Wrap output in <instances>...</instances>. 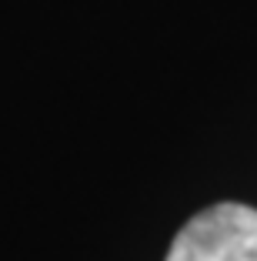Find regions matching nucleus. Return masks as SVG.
Returning a JSON list of instances; mask_svg holds the SVG:
<instances>
[{"instance_id": "1", "label": "nucleus", "mask_w": 257, "mask_h": 261, "mask_svg": "<svg viewBox=\"0 0 257 261\" xmlns=\"http://www.w3.org/2000/svg\"><path fill=\"white\" fill-rule=\"evenodd\" d=\"M164 261H257V207L220 201L174 234Z\"/></svg>"}]
</instances>
